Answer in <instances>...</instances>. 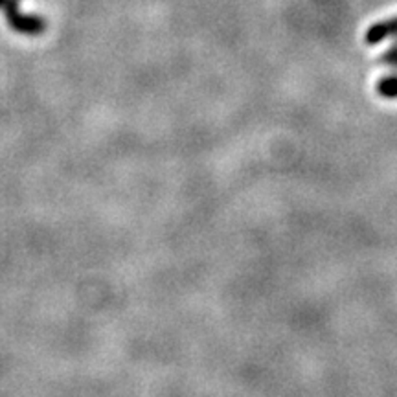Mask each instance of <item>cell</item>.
<instances>
[{"label":"cell","mask_w":397,"mask_h":397,"mask_svg":"<svg viewBox=\"0 0 397 397\" xmlns=\"http://www.w3.org/2000/svg\"><path fill=\"white\" fill-rule=\"evenodd\" d=\"M6 18H8L9 26L14 28L18 33L24 36H41L46 30V21L39 15H26L18 11L17 0H8L4 4Z\"/></svg>","instance_id":"6da1fadb"},{"label":"cell","mask_w":397,"mask_h":397,"mask_svg":"<svg viewBox=\"0 0 397 397\" xmlns=\"http://www.w3.org/2000/svg\"><path fill=\"white\" fill-rule=\"evenodd\" d=\"M397 37V15L392 18H386V21L375 22L364 33V43L375 46V44H381L386 39H393Z\"/></svg>","instance_id":"7a4b0ae2"},{"label":"cell","mask_w":397,"mask_h":397,"mask_svg":"<svg viewBox=\"0 0 397 397\" xmlns=\"http://www.w3.org/2000/svg\"><path fill=\"white\" fill-rule=\"evenodd\" d=\"M375 92L384 100H397V72L383 75L375 85Z\"/></svg>","instance_id":"3957f363"},{"label":"cell","mask_w":397,"mask_h":397,"mask_svg":"<svg viewBox=\"0 0 397 397\" xmlns=\"http://www.w3.org/2000/svg\"><path fill=\"white\" fill-rule=\"evenodd\" d=\"M6 2H8V0H0V8H4Z\"/></svg>","instance_id":"277c9868"}]
</instances>
